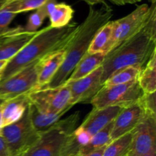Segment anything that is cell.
I'll use <instances>...</instances> for the list:
<instances>
[{
    "label": "cell",
    "mask_w": 156,
    "mask_h": 156,
    "mask_svg": "<svg viewBox=\"0 0 156 156\" xmlns=\"http://www.w3.org/2000/svg\"><path fill=\"white\" fill-rule=\"evenodd\" d=\"M137 81L143 93L156 91V53L150 58L143 69L140 70Z\"/></svg>",
    "instance_id": "20"
},
{
    "label": "cell",
    "mask_w": 156,
    "mask_h": 156,
    "mask_svg": "<svg viewBox=\"0 0 156 156\" xmlns=\"http://www.w3.org/2000/svg\"><path fill=\"white\" fill-rule=\"evenodd\" d=\"M105 149V147L101 148V149H98V150H95V151H93V152L86 154V155H83L81 156H103Z\"/></svg>",
    "instance_id": "31"
},
{
    "label": "cell",
    "mask_w": 156,
    "mask_h": 156,
    "mask_svg": "<svg viewBox=\"0 0 156 156\" xmlns=\"http://www.w3.org/2000/svg\"><path fill=\"white\" fill-rule=\"evenodd\" d=\"M114 11L106 2L98 9L90 6L85 21L78 24L76 32L66 47V56L62 66L45 88L62 85L68 79L78 62L88 53L89 46L99 30L111 21Z\"/></svg>",
    "instance_id": "2"
},
{
    "label": "cell",
    "mask_w": 156,
    "mask_h": 156,
    "mask_svg": "<svg viewBox=\"0 0 156 156\" xmlns=\"http://www.w3.org/2000/svg\"><path fill=\"white\" fill-rule=\"evenodd\" d=\"M30 105L27 94L18 96L14 98L2 101V127L18 121L22 117Z\"/></svg>",
    "instance_id": "16"
},
{
    "label": "cell",
    "mask_w": 156,
    "mask_h": 156,
    "mask_svg": "<svg viewBox=\"0 0 156 156\" xmlns=\"http://www.w3.org/2000/svg\"><path fill=\"white\" fill-rule=\"evenodd\" d=\"M85 2H86L87 4L89 5L90 6H94L96 5H101L105 3L107 0H82Z\"/></svg>",
    "instance_id": "32"
},
{
    "label": "cell",
    "mask_w": 156,
    "mask_h": 156,
    "mask_svg": "<svg viewBox=\"0 0 156 156\" xmlns=\"http://www.w3.org/2000/svg\"><path fill=\"white\" fill-rule=\"evenodd\" d=\"M102 73L101 66L85 77L76 81L66 82L71 93V105L82 102H90L102 87Z\"/></svg>",
    "instance_id": "11"
},
{
    "label": "cell",
    "mask_w": 156,
    "mask_h": 156,
    "mask_svg": "<svg viewBox=\"0 0 156 156\" xmlns=\"http://www.w3.org/2000/svg\"><path fill=\"white\" fill-rule=\"evenodd\" d=\"M140 104L148 115L156 117L155 92L144 93L140 100Z\"/></svg>",
    "instance_id": "27"
},
{
    "label": "cell",
    "mask_w": 156,
    "mask_h": 156,
    "mask_svg": "<svg viewBox=\"0 0 156 156\" xmlns=\"http://www.w3.org/2000/svg\"><path fill=\"white\" fill-rule=\"evenodd\" d=\"M0 133L8 145L12 155L21 156L41 137L32 125L29 115V106L18 121L4 126Z\"/></svg>",
    "instance_id": "6"
},
{
    "label": "cell",
    "mask_w": 156,
    "mask_h": 156,
    "mask_svg": "<svg viewBox=\"0 0 156 156\" xmlns=\"http://www.w3.org/2000/svg\"><path fill=\"white\" fill-rule=\"evenodd\" d=\"M66 56V47L44 56L37 62V89L45 88L62 66Z\"/></svg>",
    "instance_id": "15"
},
{
    "label": "cell",
    "mask_w": 156,
    "mask_h": 156,
    "mask_svg": "<svg viewBox=\"0 0 156 156\" xmlns=\"http://www.w3.org/2000/svg\"><path fill=\"white\" fill-rule=\"evenodd\" d=\"M9 61L5 60H0V81H1L2 77L3 72H4L5 69L6 65H7Z\"/></svg>",
    "instance_id": "33"
},
{
    "label": "cell",
    "mask_w": 156,
    "mask_h": 156,
    "mask_svg": "<svg viewBox=\"0 0 156 156\" xmlns=\"http://www.w3.org/2000/svg\"><path fill=\"white\" fill-rule=\"evenodd\" d=\"M30 103L44 114L66 113L71 105V93L66 83L55 88L35 90L27 94Z\"/></svg>",
    "instance_id": "7"
},
{
    "label": "cell",
    "mask_w": 156,
    "mask_h": 156,
    "mask_svg": "<svg viewBox=\"0 0 156 156\" xmlns=\"http://www.w3.org/2000/svg\"><path fill=\"white\" fill-rule=\"evenodd\" d=\"M37 32L26 31L22 26L9 28L0 36V60L12 59L34 37Z\"/></svg>",
    "instance_id": "12"
},
{
    "label": "cell",
    "mask_w": 156,
    "mask_h": 156,
    "mask_svg": "<svg viewBox=\"0 0 156 156\" xmlns=\"http://www.w3.org/2000/svg\"><path fill=\"white\" fill-rule=\"evenodd\" d=\"M156 53V2L151 3L143 27L113 49L102 62V85L117 70L133 66L141 70Z\"/></svg>",
    "instance_id": "1"
},
{
    "label": "cell",
    "mask_w": 156,
    "mask_h": 156,
    "mask_svg": "<svg viewBox=\"0 0 156 156\" xmlns=\"http://www.w3.org/2000/svg\"><path fill=\"white\" fill-rule=\"evenodd\" d=\"M127 156H131V155H127Z\"/></svg>",
    "instance_id": "37"
},
{
    "label": "cell",
    "mask_w": 156,
    "mask_h": 156,
    "mask_svg": "<svg viewBox=\"0 0 156 156\" xmlns=\"http://www.w3.org/2000/svg\"><path fill=\"white\" fill-rule=\"evenodd\" d=\"M79 112L60 120L52 129L41 134V137L21 156H60L67 137L77 128Z\"/></svg>",
    "instance_id": "4"
},
{
    "label": "cell",
    "mask_w": 156,
    "mask_h": 156,
    "mask_svg": "<svg viewBox=\"0 0 156 156\" xmlns=\"http://www.w3.org/2000/svg\"><path fill=\"white\" fill-rule=\"evenodd\" d=\"M8 156H16V155H8Z\"/></svg>",
    "instance_id": "36"
},
{
    "label": "cell",
    "mask_w": 156,
    "mask_h": 156,
    "mask_svg": "<svg viewBox=\"0 0 156 156\" xmlns=\"http://www.w3.org/2000/svg\"><path fill=\"white\" fill-rule=\"evenodd\" d=\"M66 113L57 114H44L37 110L34 105L30 103L29 105V115L32 125L37 132L41 135L52 129Z\"/></svg>",
    "instance_id": "18"
},
{
    "label": "cell",
    "mask_w": 156,
    "mask_h": 156,
    "mask_svg": "<svg viewBox=\"0 0 156 156\" xmlns=\"http://www.w3.org/2000/svg\"><path fill=\"white\" fill-rule=\"evenodd\" d=\"M143 94L136 79L123 85H102L89 103L94 108L112 106L124 108L139 102Z\"/></svg>",
    "instance_id": "5"
},
{
    "label": "cell",
    "mask_w": 156,
    "mask_h": 156,
    "mask_svg": "<svg viewBox=\"0 0 156 156\" xmlns=\"http://www.w3.org/2000/svg\"><path fill=\"white\" fill-rule=\"evenodd\" d=\"M146 114L140 102L122 108L113 121L111 140H114L128 133L132 132L144 118Z\"/></svg>",
    "instance_id": "13"
},
{
    "label": "cell",
    "mask_w": 156,
    "mask_h": 156,
    "mask_svg": "<svg viewBox=\"0 0 156 156\" xmlns=\"http://www.w3.org/2000/svg\"><path fill=\"white\" fill-rule=\"evenodd\" d=\"M133 131L112 140L105 147L103 156H127L130 151Z\"/></svg>",
    "instance_id": "24"
},
{
    "label": "cell",
    "mask_w": 156,
    "mask_h": 156,
    "mask_svg": "<svg viewBox=\"0 0 156 156\" xmlns=\"http://www.w3.org/2000/svg\"><path fill=\"white\" fill-rule=\"evenodd\" d=\"M143 156H156V149L155 150L152 151V152H149V153L146 154V155H144Z\"/></svg>",
    "instance_id": "35"
},
{
    "label": "cell",
    "mask_w": 156,
    "mask_h": 156,
    "mask_svg": "<svg viewBox=\"0 0 156 156\" xmlns=\"http://www.w3.org/2000/svg\"><path fill=\"white\" fill-rule=\"evenodd\" d=\"M47 0H0V8L7 12L16 14L36 10Z\"/></svg>",
    "instance_id": "23"
},
{
    "label": "cell",
    "mask_w": 156,
    "mask_h": 156,
    "mask_svg": "<svg viewBox=\"0 0 156 156\" xmlns=\"http://www.w3.org/2000/svg\"><path fill=\"white\" fill-rule=\"evenodd\" d=\"M149 13V6L142 4L126 16L113 21V49L136 34L146 23Z\"/></svg>",
    "instance_id": "9"
},
{
    "label": "cell",
    "mask_w": 156,
    "mask_h": 156,
    "mask_svg": "<svg viewBox=\"0 0 156 156\" xmlns=\"http://www.w3.org/2000/svg\"><path fill=\"white\" fill-rule=\"evenodd\" d=\"M10 155L5 140L0 133V156H8Z\"/></svg>",
    "instance_id": "29"
},
{
    "label": "cell",
    "mask_w": 156,
    "mask_h": 156,
    "mask_svg": "<svg viewBox=\"0 0 156 156\" xmlns=\"http://www.w3.org/2000/svg\"><path fill=\"white\" fill-rule=\"evenodd\" d=\"M74 15V10L69 5L64 2L56 3L54 9L50 14V26L54 28L65 27L70 24Z\"/></svg>",
    "instance_id": "21"
},
{
    "label": "cell",
    "mask_w": 156,
    "mask_h": 156,
    "mask_svg": "<svg viewBox=\"0 0 156 156\" xmlns=\"http://www.w3.org/2000/svg\"><path fill=\"white\" fill-rule=\"evenodd\" d=\"M2 101H0V133L2 129Z\"/></svg>",
    "instance_id": "34"
},
{
    "label": "cell",
    "mask_w": 156,
    "mask_h": 156,
    "mask_svg": "<svg viewBox=\"0 0 156 156\" xmlns=\"http://www.w3.org/2000/svg\"><path fill=\"white\" fill-rule=\"evenodd\" d=\"M113 24L110 21L98 31L93 38L89 48L88 53H104L107 54L113 49L112 47Z\"/></svg>",
    "instance_id": "19"
},
{
    "label": "cell",
    "mask_w": 156,
    "mask_h": 156,
    "mask_svg": "<svg viewBox=\"0 0 156 156\" xmlns=\"http://www.w3.org/2000/svg\"><path fill=\"white\" fill-rule=\"evenodd\" d=\"M156 117L146 114L133 130V140L128 155L143 156L156 149Z\"/></svg>",
    "instance_id": "10"
},
{
    "label": "cell",
    "mask_w": 156,
    "mask_h": 156,
    "mask_svg": "<svg viewBox=\"0 0 156 156\" xmlns=\"http://www.w3.org/2000/svg\"><path fill=\"white\" fill-rule=\"evenodd\" d=\"M121 110L122 108L116 106L103 108H93L78 129L90 140L93 136L111 123Z\"/></svg>",
    "instance_id": "14"
},
{
    "label": "cell",
    "mask_w": 156,
    "mask_h": 156,
    "mask_svg": "<svg viewBox=\"0 0 156 156\" xmlns=\"http://www.w3.org/2000/svg\"><path fill=\"white\" fill-rule=\"evenodd\" d=\"M77 27L78 24L76 23H70L59 28H54L49 25L38 30L34 37L8 62L0 82L40 60L44 56L66 47Z\"/></svg>",
    "instance_id": "3"
},
{
    "label": "cell",
    "mask_w": 156,
    "mask_h": 156,
    "mask_svg": "<svg viewBox=\"0 0 156 156\" xmlns=\"http://www.w3.org/2000/svg\"><path fill=\"white\" fill-rule=\"evenodd\" d=\"M106 54L104 53H87L81 59L66 82H72L85 77L102 65Z\"/></svg>",
    "instance_id": "17"
},
{
    "label": "cell",
    "mask_w": 156,
    "mask_h": 156,
    "mask_svg": "<svg viewBox=\"0 0 156 156\" xmlns=\"http://www.w3.org/2000/svg\"><path fill=\"white\" fill-rule=\"evenodd\" d=\"M140 70L133 66L125 67L114 72L105 82V86H113V85H123L136 80L138 77Z\"/></svg>",
    "instance_id": "25"
},
{
    "label": "cell",
    "mask_w": 156,
    "mask_h": 156,
    "mask_svg": "<svg viewBox=\"0 0 156 156\" xmlns=\"http://www.w3.org/2000/svg\"><path fill=\"white\" fill-rule=\"evenodd\" d=\"M38 61L30 64L11 77L0 82V101L28 94L37 89Z\"/></svg>",
    "instance_id": "8"
},
{
    "label": "cell",
    "mask_w": 156,
    "mask_h": 156,
    "mask_svg": "<svg viewBox=\"0 0 156 156\" xmlns=\"http://www.w3.org/2000/svg\"><path fill=\"white\" fill-rule=\"evenodd\" d=\"M46 18H48V16L44 9L41 6L39 9H36V11L29 16L27 24L25 27H24V30L27 32H31V33L37 32L38 28L43 24Z\"/></svg>",
    "instance_id": "26"
},
{
    "label": "cell",
    "mask_w": 156,
    "mask_h": 156,
    "mask_svg": "<svg viewBox=\"0 0 156 156\" xmlns=\"http://www.w3.org/2000/svg\"><path fill=\"white\" fill-rule=\"evenodd\" d=\"M16 15L0 8V36L9 30V25Z\"/></svg>",
    "instance_id": "28"
},
{
    "label": "cell",
    "mask_w": 156,
    "mask_h": 156,
    "mask_svg": "<svg viewBox=\"0 0 156 156\" xmlns=\"http://www.w3.org/2000/svg\"><path fill=\"white\" fill-rule=\"evenodd\" d=\"M113 121L90 139L89 142L82 148L79 156L86 155L93 151L106 147L112 141L111 135L113 127Z\"/></svg>",
    "instance_id": "22"
},
{
    "label": "cell",
    "mask_w": 156,
    "mask_h": 156,
    "mask_svg": "<svg viewBox=\"0 0 156 156\" xmlns=\"http://www.w3.org/2000/svg\"><path fill=\"white\" fill-rule=\"evenodd\" d=\"M113 4L117 5H125L127 4H135V3L140 2L142 0H107Z\"/></svg>",
    "instance_id": "30"
}]
</instances>
